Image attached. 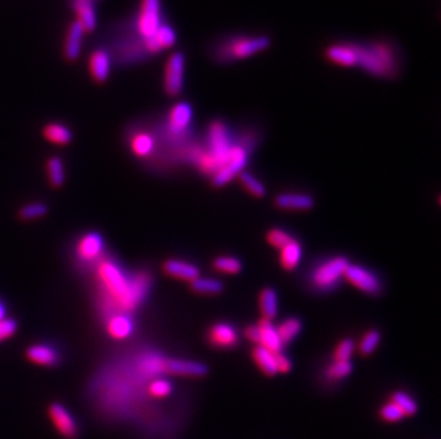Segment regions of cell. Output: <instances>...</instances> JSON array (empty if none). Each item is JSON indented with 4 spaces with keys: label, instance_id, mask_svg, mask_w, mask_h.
I'll return each instance as SVG.
<instances>
[{
    "label": "cell",
    "instance_id": "ee69618b",
    "mask_svg": "<svg viewBox=\"0 0 441 439\" xmlns=\"http://www.w3.org/2000/svg\"><path fill=\"white\" fill-rule=\"evenodd\" d=\"M276 365H277V373H289L292 370L290 360L280 353L276 354Z\"/></svg>",
    "mask_w": 441,
    "mask_h": 439
},
{
    "label": "cell",
    "instance_id": "30bf717a",
    "mask_svg": "<svg viewBox=\"0 0 441 439\" xmlns=\"http://www.w3.org/2000/svg\"><path fill=\"white\" fill-rule=\"evenodd\" d=\"M348 261L345 257H334L321 264L313 274V284L320 290H328L336 287L340 279L344 276Z\"/></svg>",
    "mask_w": 441,
    "mask_h": 439
},
{
    "label": "cell",
    "instance_id": "ac0fdd59",
    "mask_svg": "<svg viewBox=\"0 0 441 439\" xmlns=\"http://www.w3.org/2000/svg\"><path fill=\"white\" fill-rule=\"evenodd\" d=\"M73 9L77 13V23L84 32L95 30L98 25V15L93 2L91 0H74Z\"/></svg>",
    "mask_w": 441,
    "mask_h": 439
},
{
    "label": "cell",
    "instance_id": "4dcf8cb0",
    "mask_svg": "<svg viewBox=\"0 0 441 439\" xmlns=\"http://www.w3.org/2000/svg\"><path fill=\"white\" fill-rule=\"evenodd\" d=\"M277 334L279 338L282 341V344H289L292 342L302 331V321L297 318H289L286 321H283L277 328Z\"/></svg>",
    "mask_w": 441,
    "mask_h": 439
},
{
    "label": "cell",
    "instance_id": "d6986e66",
    "mask_svg": "<svg viewBox=\"0 0 441 439\" xmlns=\"http://www.w3.org/2000/svg\"><path fill=\"white\" fill-rule=\"evenodd\" d=\"M257 327L260 331V341H258L260 346L272 351V353H275V354H279L283 348V344H282L279 334H277V329L272 324V321L263 318Z\"/></svg>",
    "mask_w": 441,
    "mask_h": 439
},
{
    "label": "cell",
    "instance_id": "83f0119b",
    "mask_svg": "<svg viewBox=\"0 0 441 439\" xmlns=\"http://www.w3.org/2000/svg\"><path fill=\"white\" fill-rule=\"evenodd\" d=\"M43 136L47 141L57 144V146H64L71 141V131L69 127L59 124V123H50L43 129Z\"/></svg>",
    "mask_w": 441,
    "mask_h": 439
},
{
    "label": "cell",
    "instance_id": "5b68a950",
    "mask_svg": "<svg viewBox=\"0 0 441 439\" xmlns=\"http://www.w3.org/2000/svg\"><path fill=\"white\" fill-rule=\"evenodd\" d=\"M185 73H186V56L183 52H174L168 56L164 74H163V89L170 98L181 96L185 89Z\"/></svg>",
    "mask_w": 441,
    "mask_h": 439
},
{
    "label": "cell",
    "instance_id": "52a82bcc",
    "mask_svg": "<svg viewBox=\"0 0 441 439\" xmlns=\"http://www.w3.org/2000/svg\"><path fill=\"white\" fill-rule=\"evenodd\" d=\"M207 141H209V148L206 151L216 160L220 168L226 163L230 154V150L234 144L231 140L229 127L220 120L212 122L207 129Z\"/></svg>",
    "mask_w": 441,
    "mask_h": 439
},
{
    "label": "cell",
    "instance_id": "7c38bea8",
    "mask_svg": "<svg viewBox=\"0 0 441 439\" xmlns=\"http://www.w3.org/2000/svg\"><path fill=\"white\" fill-rule=\"evenodd\" d=\"M28 361L40 367H57L62 361L60 349L49 342H40L29 345L25 353Z\"/></svg>",
    "mask_w": 441,
    "mask_h": 439
},
{
    "label": "cell",
    "instance_id": "484cf974",
    "mask_svg": "<svg viewBox=\"0 0 441 439\" xmlns=\"http://www.w3.org/2000/svg\"><path fill=\"white\" fill-rule=\"evenodd\" d=\"M253 358H254L256 364L260 367V370L266 375L277 374L276 354L272 353V351L258 345L253 349Z\"/></svg>",
    "mask_w": 441,
    "mask_h": 439
},
{
    "label": "cell",
    "instance_id": "e575fe53",
    "mask_svg": "<svg viewBox=\"0 0 441 439\" xmlns=\"http://www.w3.org/2000/svg\"><path fill=\"white\" fill-rule=\"evenodd\" d=\"M213 267L226 274H237L241 270V262L234 257H219L214 259Z\"/></svg>",
    "mask_w": 441,
    "mask_h": 439
},
{
    "label": "cell",
    "instance_id": "7402d4cb",
    "mask_svg": "<svg viewBox=\"0 0 441 439\" xmlns=\"http://www.w3.org/2000/svg\"><path fill=\"white\" fill-rule=\"evenodd\" d=\"M83 35H84L83 28L77 22L71 23L67 32V39H66V46H64V54L69 60H76L79 57L80 50H81Z\"/></svg>",
    "mask_w": 441,
    "mask_h": 439
},
{
    "label": "cell",
    "instance_id": "8fae6325",
    "mask_svg": "<svg viewBox=\"0 0 441 439\" xmlns=\"http://www.w3.org/2000/svg\"><path fill=\"white\" fill-rule=\"evenodd\" d=\"M47 415L56 431L66 439H77L80 428L71 412L60 402H52L47 408Z\"/></svg>",
    "mask_w": 441,
    "mask_h": 439
},
{
    "label": "cell",
    "instance_id": "8d00e7d4",
    "mask_svg": "<svg viewBox=\"0 0 441 439\" xmlns=\"http://www.w3.org/2000/svg\"><path fill=\"white\" fill-rule=\"evenodd\" d=\"M47 210H49L47 206L43 203H32V204H28V206L21 209L19 218L23 221H32V220H36V218L46 216Z\"/></svg>",
    "mask_w": 441,
    "mask_h": 439
},
{
    "label": "cell",
    "instance_id": "7bdbcfd3",
    "mask_svg": "<svg viewBox=\"0 0 441 439\" xmlns=\"http://www.w3.org/2000/svg\"><path fill=\"white\" fill-rule=\"evenodd\" d=\"M18 331V322L12 318H5L0 321V342L12 338Z\"/></svg>",
    "mask_w": 441,
    "mask_h": 439
},
{
    "label": "cell",
    "instance_id": "8992f818",
    "mask_svg": "<svg viewBox=\"0 0 441 439\" xmlns=\"http://www.w3.org/2000/svg\"><path fill=\"white\" fill-rule=\"evenodd\" d=\"M193 120V107L188 102H181L170 109L167 113L164 131L173 141H181L190 133Z\"/></svg>",
    "mask_w": 441,
    "mask_h": 439
},
{
    "label": "cell",
    "instance_id": "1f68e13d",
    "mask_svg": "<svg viewBox=\"0 0 441 439\" xmlns=\"http://www.w3.org/2000/svg\"><path fill=\"white\" fill-rule=\"evenodd\" d=\"M394 405H397L400 408V411L404 414V416H411L418 411V406L416 404V401L406 392L403 391H397L391 395V401Z\"/></svg>",
    "mask_w": 441,
    "mask_h": 439
},
{
    "label": "cell",
    "instance_id": "44dd1931",
    "mask_svg": "<svg viewBox=\"0 0 441 439\" xmlns=\"http://www.w3.org/2000/svg\"><path fill=\"white\" fill-rule=\"evenodd\" d=\"M91 73L92 77L98 83H103L109 78L110 70H112V59L110 54L106 50H96L91 56Z\"/></svg>",
    "mask_w": 441,
    "mask_h": 439
},
{
    "label": "cell",
    "instance_id": "e0dca14e",
    "mask_svg": "<svg viewBox=\"0 0 441 439\" xmlns=\"http://www.w3.org/2000/svg\"><path fill=\"white\" fill-rule=\"evenodd\" d=\"M209 342L219 348H231L239 342V335L230 324L219 322L210 328Z\"/></svg>",
    "mask_w": 441,
    "mask_h": 439
},
{
    "label": "cell",
    "instance_id": "f35d334b",
    "mask_svg": "<svg viewBox=\"0 0 441 439\" xmlns=\"http://www.w3.org/2000/svg\"><path fill=\"white\" fill-rule=\"evenodd\" d=\"M379 342H380V332L376 329H372V331L366 332L363 339L360 341L359 351L363 356H370L373 351L377 348Z\"/></svg>",
    "mask_w": 441,
    "mask_h": 439
},
{
    "label": "cell",
    "instance_id": "4fadbf2b",
    "mask_svg": "<svg viewBox=\"0 0 441 439\" xmlns=\"http://www.w3.org/2000/svg\"><path fill=\"white\" fill-rule=\"evenodd\" d=\"M347 281H350L353 286L362 290L363 293L367 294H377L380 291V281L377 276L370 273L362 266H350L345 269L344 276Z\"/></svg>",
    "mask_w": 441,
    "mask_h": 439
},
{
    "label": "cell",
    "instance_id": "60d3db41",
    "mask_svg": "<svg viewBox=\"0 0 441 439\" xmlns=\"http://www.w3.org/2000/svg\"><path fill=\"white\" fill-rule=\"evenodd\" d=\"M353 351H355V342H353L351 339H343L336 351H334V360L336 361H348Z\"/></svg>",
    "mask_w": 441,
    "mask_h": 439
},
{
    "label": "cell",
    "instance_id": "6da1fadb",
    "mask_svg": "<svg viewBox=\"0 0 441 439\" xmlns=\"http://www.w3.org/2000/svg\"><path fill=\"white\" fill-rule=\"evenodd\" d=\"M99 281V310L105 318L123 312L130 314L146 298L151 286L147 273L127 276L112 258L102 257L95 266Z\"/></svg>",
    "mask_w": 441,
    "mask_h": 439
},
{
    "label": "cell",
    "instance_id": "ab89813d",
    "mask_svg": "<svg viewBox=\"0 0 441 439\" xmlns=\"http://www.w3.org/2000/svg\"><path fill=\"white\" fill-rule=\"evenodd\" d=\"M293 238L285 231V230H280V228H275V230H270L269 234H268V241L270 245L276 247V248H283L286 244H289Z\"/></svg>",
    "mask_w": 441,
    "mask_h": 439
},
{
    "label": "cell",
    "instance_id": "cb8c5ba5",
    "mask_svg": "<svg viewBox=\"0 0 441 439\" xmlns=\"http://www.w3.org/2000/svg\"><path fill=\"white\" fill-rule=\"evenodd\" d=\"M314 201L307 194H282L276 199V206L285 210H310Z\"/></svg>",
    "mask_w": 441,
    "mask_h": 439
},
{
    "label": "cell",
    "instance_id": "ba28073f",
    "mask_svg": "<svg viewBox=\"0 0 441 439\" xmlns=\"http://www.w3.org/2000/svg\"><path fill=\"white\" fill-rule=\"evenodd\" d=\"M163 23L161 0H142L140 11L136 19V30L142 40L153 37Z\"/></svg>",
    "mask_w": 441,
    "mask_h": 439
},
{
    "label": "cell",
    "instance_id": "603a6c76",
    "mask_svg": "<svg viewBox=\"0 0 441 439\" xmlns=\"http://www.w3.org/2000/svg\"><path fill=\"white\" fill-rule=\"evenodd\" d=\"M156 147L154 137L147 131H139L130 139V148L136 157H149Z\"/></svg>",
    "mask_w": 441,
    "mask_h": 439
},
{
    "label": "cell",
    "instance_id": "ffe728a7",
    "mask_svg": "<svg viewBox=\"0 0 441 439\" xmlns=\"http://www.w3.org/2000/svg\"><path fill=\"white\" fill-rule=\"evenodd\" d=\"M166 371L173 375L182 377H203L207 374V367L195 363V361H185V360H167Z\"/></svg>",
    "mask_w": 441,
    "mask_h": 439
},
{
    "label": "cell",
    "instance_id": "4316f807",
    "mask_svg": "<svg viewBox=\"0 0 441 439\" xmlns=\"http://www.w3.org/2000/svg\"><path fill=\"white\" fill-rule=\"evenodd\" d=\"M260 310L264 320L272 321L279 311V298L273 288H264L260 294Z\"/></svg>",
    "mask_w": 441,
    "mask_h": 439
},
{
    "label": "cell",
    "instance_id": "b9f144b4",
    "mask_svg": "<svg viewBox=\"0 0 441 439\" xmlns=\"http://www.w3.org/2000/svg\"><path fill=\"white\" fill-rule=\"evenodd\" d=\"M380 416L387 422H397V421L404 418V414L400 411V408L397 405H394L393 402H389L384 406H382Z\"/></svg>",
    "mask_w": 441,
    "mask_h": 439
},
{
    "label": "cell",
    "instance_id": "5bb4252c",
    "mask_svg": "<svg viewBox=\"0 0 441 439\" xmlns=\"http://www.w3.org/2000/svg\"><path fill=\"white\" fill-rule=\"evenodd\" d=\"M326 59L341 67H356L355 42H337L324 50Z\"/></svg>",
    "mask_w": 441,
    "mask_h": 439
},
{
    "label": "cell",
    "instance_id": "3957f363",
    "mask_svg": "<svg viewBox=\"0 0 441 439\" xmlns=\"http://www.w3.org/2000/svg\"><path fill=\"white\" fill-rule=\"evenodd\" d=\"M270 46L272 39L264 35H229L213 43L210 54L214 63L230 64L258 54Z\"/></svg>",
    "mask_w": 441,
    "mask_h": 439
},
{
    "label": "cell",
    "instance_id": "7dc6e473",
    "mask_svg": "<svg viewBox=\"0 0 441 439\" xmlns=\"http://www.w3.org/2000/svg\"><path fill=\"white\" fill-rule=\"evenodd\" d=\"M91 2H93V4H95V2H96V0H91Z\"/></svg>",
    "mask_w": 441,
    "mask_h": 439
},
{
    "label": "cell",
    "instance_id": "277c9868",
    "mask_svg": "<svg viewBox=\"0 0 441 439\" xmlns=\"http://www.w3.org/2000/svg\"><path fill=\"white\" fill-rule=\"evenodd\" d=\"M105 252V241L101 233L89 231L80 235L74 245V257L76 264L81 269H87V266L98 264V261L103 257Z\"/></svg>",
    "mask_w": 441,
    "mask_h": 439
},
{
    "label": "cell",
    "instance_id": "d590c367",
    "mask_svg": "<svg viewBox=\"0 0 441 439\" xmlns=\"http://www.w3.org/2000/svg\"><path fill=\"white\" fill-rule=\"evenodd\" d=\"M240 182L241 185L244 186V189L253 194L254 197H263L264 194H266V189H264L263 183L258 182L253 174L250 172H241L240 174Z\"/></svg>",
    "mask_w": 441,
    "mask_h": 439
},
{
    "label": "cell",
    "instance_id": "7a4b0ae2",
    "mask_svg": "<svg viewBox=\"0 0 441 439\" xmlns=\"http://www.w3.org/2000/svg\"><path fill=\"white\" fill-rule=\"evenodd\" d=\"M356 67L377 78L391 80L400 73L401 59L394 42L376 39L372 42H355Z\"/></svg>",
    "mask_w": 441,
    "mask_h": 439
},
{
    "label": "cell",
    "instance_id": "bcb514c9",
    "mask_svg": "<svg viewBox=\"0 0 441 439\" xmlns=\"http://www.w3.org/2000/svg\"><path fill=\"white\" fill-rule=\"evenodd\" d=\"M6 312H8V307L4 300H0V321L6 318Z\"/></svg>",
    "mask_w": 441,
    "mask_h": 439
},
{
    "label": "cell",
    "instance_id": "2e32d148",
    "mask_svg": "<svg viewBox=\"0 0 441 439\" xmlns=\"http://www.w3.org/2000/svg\"><path fill=\"white\" fill-rule=\"evenodd\" d=\"M163 270L170 277L190 283L200 277V271L195 264H190V262L182 259H167L163 264Z\"/></svg>",
    "mask_w": 441,
    "mask_h": 439
},
{
    "label": "cell",
    "instance_id": "9c48e42d",
    "mask_svg": "<svg viewBox=\"0 0 441 439\" xmlns=\"http://www.w3.org/2000/svg\"><path fill=\"white\" fill-rule=\"evenodd\" d=\"M248 160V150L243 144H233L226 163L213 174L214 186L230 183L237 174L241 172Z\"/></svg>",
    "mask_w": 441,
    "mask_h": 439
},
{
    "label": "cell",
    "instance_id": "d4e9b609",
    "mask_svg": "<svg viewBox=\"0 0 441 439\" xmlns=\"http://www.w3.org/2000/svg\"><path fill=\"white\" fill-rule=\"evenodd\" d=\"M303 248L299 241L292 240L283 248H280V264L286 270H294L302 259Z\"/></svg>",
    "mask_w": 441,
    "mask_h": 439
},
{
    "label": "cell",
    "instance_id": "f1b7e54d",
    "mask_svg": "<svg viewBox=\"0 0 441 439\" xmlns=\"http://www.w3.org/2000/svg\"><path fill=\"white\" fill-rule=\"evenodd\" d=\"M153 39L157 43L159 49L163 52L176 45V42H178V33H176L171 25H168L167 22H163L161 26L157 29L156 35L153 36Z\"/></svg>",
    "mask_w": 441,
    "mask_h": 439
},
{
    "label": "cell",
    "instance_id": "f546056e",
    "mask_svg": "<svg viewBox=\"0 0 441 439\" xmlns=\"http://www.w3.org/2000/svg\"><path fill=\"white\" fill-rule=\"evenodd\" d=\"M47 179L52 189H59L63 186L66 175L63 161L59 157H52L47 160Z\"/></svg>",
    "mask_w": 441,
    "mask_h": 439
},
{
    "label": "cell",
    "instance_id": "f6af8a7d",
    "mask_svg": "<svg viewBox=\"0 0 441 439\" xmlns=\"http://www.w3.org/2000/svg\"><path fill=\"white\" fill-rule=\"evenodd\" d=\"M244 335H246V338L250 339L251 342L258 344V341H260V331H258V327H257V325L247 327V328L244 329Z\"/></svg>",
    "mask_w": 441,
    "mask_h": 439
},
{
    "label": "cell",
    "instance_id": "836d02e7",
    "mask_svg": "<svg viewBox=\"0 0 441 439\" xmlns=\"http://www.w3.org/2000/svg\"><path fill=\"white\" fill-rule=\"evenodd\" d=\"M192 288L200 294H219L223 291V284L213 279H197L192 283Z\"/></svg>",
    "mask_w": 441,
    "mask_h": 439
},
{
    "label": "cell",
    "instance_id": "9a60e30c",
    "mask_svg": "<svg viewBox=\"0 0 441 439\" xmlns=\"http://www.w3.org/2000/svg\"><path fill=\"white\" fill-rule=\"evenodd\" d=\"M106 331L113 339H126L134 332V321L130 314L109 315L106 318Z\"/></svg>",
    "mask_w": 441,
    "mask_h": 439
},
{
    "label": "cell",
    "instance_id": "74e56055",
    "mask_svg": "<svg viewBox=\"0 0 441 439\" xmlns=\"http://www.w3.org/2000/svg\"><path fill=\"white\" fill-rule=\"evenodd\" d=\"M353 365L350 361H334L326 371V375L330 380H343L351 374Z\"/></svg>",
    "mask_w": 441,
    "mask_h": 439
},
{
    "label": "cell",
    "instance_id": "d6a6232c",
    "mask_svg": "<svg viewBox=\"0 0 441 439\" xmlns=\"http://www.w3.org/2000/svg\"><path fill=\"white\" fill-rule=\"evenodd\" d=\"M171 392H173L171 382L167 380H163V378L153 380L146 388V394L151 398H156V399H163V398L168 397Z\"/></svg>",
    "mask_w": 441,
    "mask_h": 439
}]
</instances>
